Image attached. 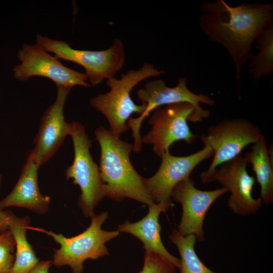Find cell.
I'll return each instance as SVG.
<instances>
[{
  "instance_id": "11",
  "label": "cell",
  "mask_w": 273,
  "mask_h": 273,
  "mask_svg": "<svg viewBox=\"0 0 273 273\" xmlns=\"http://www.w3.org/2000/svg\"><path fill=\"white\" fill-rule=\"evenodd\" d=\"M201 150L184 156H175L169 151L161 156V162L156 172L144 178V183L150 197L155 203L172 201L173 188L180 182L190 177L195 168L202 162L213 156L208 144Z\"/></svg>"
},
{
  "instance_id": "21",
  "label": "cell",
  "mask_w": 273,
  "mask_h": 273,
  "mask_svg": "<svg viewBox=\"0 0 273 273\" xmlns=\"http://www.w3.org/2000/svg\"><path fill=\"white\" fill-rule=\"evenodd\" d=\"M15 241L10 230L0 235V273H10L15 260Z\"/></svg>"
},
{
  "instance_id": "17",
  "label": "cell",
  "mask_w": 273,
  "mask_h": 273,
  "mask_svg": "<svg viewBox=\"0 0 273 273\" xmlns=\"http://www.w3.org/2000/svg\"><path fill=\"white\" fill-rule=\"evenodd\" d=\"M244 158L252 166L256 180L260 186L259 197L262 203L271 204L273 202L272 157L267 148L264 136L253 144L251 150L245 154Z\"/></svg>"
},
{
  "instance_id": "13",
  "label": "cell",
  "mask_w": 273,
  "mask_h": 273,
  "mask_svg": "<svg viewBox=\"0 0 273 273\" xmlns=\"http://www.w3.org/2000/svg\"><path fill=\"white\" fill-rule=\"evenodd\" d=\"M248 164L244 157L239 155L220 165L212 177V182L218 181L231 193L228 205L235 214L241 215L255 214L262 203L260 197L252 196L256 179L249 174Z\"/></svg>"
},
{
  "instance_id": "3",
  "label": "cell",
  "mask_w": 273,
  "mask_h": 273,
  "mask_svg": "<svg viewBox=\"0 0 273 273\" xmlns=\"http://www.w3.org/2000/svg\"><path fill=\"white\" fill-rule=\"evenodd\" d=\"M164 73V71L156 69L152 64L144 63L139 69H130L122 73L119 79L113 77L107 79L106 84L110 90L92 98L90 105L106 117L110 130L120 138L129 129L127 122L130 116L133 113L140 115L145 109L144 105H138L132 101L131 90L143 80Z\"/></svg>"
},
{
  "instance_id": "4",
  "label": "cell",
  "mask_w": 273,
  "mask_h": 273,
  "mask_svg": "<svg viewBox=\"0 0 273 273\" xmlns=\"http://www.w3.org/2000/svg\"><path fill=\"white\" fill-rule=\"evenodd\" d=\"M107 212H102L91 218L89 226L82 233L71 238L62 234L39 229L60 245L54 249L52 263L57 267L68 265L72 273H82L83 263L87 259L96 260L109 255L106 243L117 238V231H108L102 229L108 218Z\"/></svg>"
},
{
  "instance_id": "6",
  "label": "cell",
  "mask_w": 273,
  "mask_h": 273,
  "mask_svg": "<svg viewBox=\"0 0 273 273\" xmlns=\"http://www.w3.org/2000/svg\"><path fill=\"white\" fill-rule=\"evenodd\" d=\"M69 135L72 138L74 156L72 164L65 171L66 179H73V183L81 190L77 204L83 214L92 218L95 208L105 197L99 166L90 153L92 141L81 123L73 121Z\"/></svg>"
},
{
  "instance_id": "22",
  "label": "cell",
  "mask_w": 273,
  "mask_h": 273,
  "mask_svg": "<svg viewBox=\"0 0 273 273\" xmlns=\"http://www.w3.org/2000/svg\"><path fill=\"white\" fill-rule=\"evenodd\" d=\"M137 273H176V267L161 255L145 250L143 267Z\"/></svg>"
},
{
  "instance_id": "20",
  "label": "cell",
  "mask_w": 273,
  "mask_h": 273,
  "mask_svg": "<svg viewBox=\"0 0 273 273\" xmlns=\"http://www.w3.org/2000/svg\"><path fill=\"white\" fill-rule=\"evenodd\" d=\"M169 238L179 251L180 273H216L208 268L198 256L194 248L197 240L195 235L183 236L174 230Z\"/></svg>"
},
{
  "instance_id": "1",
  "label": "cell",
  "mask_w": 273,
  "mask_h": 273,
  "mask_svg": "<svg viewBox=\"0 0 273 273\" xmlns=\"http://www.w3.org/2000/svg\"><path fill=\"white\" fill-rule=\"evenodd\" d=\"M199 10L202 31L227 50L240 81L242 68L253 55L254 41L273 23V4L244 3L232 7L223 0H214L202 2Z\"/></svg>"
},
{
  "instance_id": "18",
  "label": "cell",
  "mask_w": 273,
  "mask_h": 273,
  "mask_svg": "<svg viewBox=\"0 0 273 273\" xmlns=\"http://www.w3.org/2000/svg\"><path fill=\"white\" fill-rule=\"evenodd\" d=\"M30 223L29 216L19 217L10 212L9 230L15 241L16 250L10 273H29L39 262V259L26 237Z\"/></svg>"
},
{
  "instance_id": "2",
  "label": "cell",
  "mask_w": 273,
  "mask_h": 273,
  "mask_svg": "<svg viewBox=\"0 0 273 273\" xmlns=\"http://www.w3.org/2000/svg\"><path fill=\"white\" fill-rule=\"evenodd\" d=\"M101 154L99 169L105 197L121 202L130 198L150 206L155 203L148 193L144 177L133 167L130 154L133 145L115 136L100 126L95 131Z\"/></svg>"
},
{
  "instance_id": "12",
  "label": "cell",
  "mask_w": 273,
  "mask_h": 273,
  "mask_svg": "<svg viewBox=\"0 0 273 273\" xmlns=\"http://www.w3.org/2000/svg\"><path fill=\"white\" fill-rule=\"evenodd\" d=\"M226 192L224 187L211 191L198 189L190 177L178 183L171 195V198L182 207L178 233L183 236L192 234L198 241H204L203 226L206 213L212 203Z\"/></svg>"
},
{
  "instance_id": "24",
  "label": "cell",
  "mask_w": 273,
  "mask_h": 273,
  "mask_svg": "<svg viewBox=\"0 0 273 273\" xmlns=\"http://www.w3.org/2000/svg\"><path fill=\"white\" fill-rule=\"evenodd\" d=\"M52 263V261L50 260L39 261L29 273H49Z\"/></svg>"
},
{
  "instance_id": "15",
  "label": "cell",
  "mask_w": 273,
  "mask_h": 273,
  "mask_svg": "<svg viewBox=\"0 0 273 273\" xmlns=\"http://www.w3.org/2000/svg\"><path fill=\"white\" fill-rule=\"evenodd\" d=\"M39 166L29 154L19 178L12 191L0 201V206L18 207L27 209L38 214H44L49 210L51 198L42 195L38 185Z\"/></svg>"
},
{
  "instance_id": "9",
  "label": "cell",
  "mask_w": 273,
  "mask_h": 273,
  "mask_svg": "<svg viewBox=\"0 0 273 273\" xmlns=\"http://www.w3.org/2000/svg\"><path fill=\"white\" fill-rule=\"evenodd\" d=\"M188 121L196 122L194 106L186 102L170 104L155 109L149 119L151 130L142 138L161 157L175 142L193 144L198 135L192 132Z\"/></svg>"
},
{
  "instance_id": "14",
  "label": "cell",
  "mask_w": 273,
  "mask_h": 273,
  "mask_svg": "<svg viewBox=\"0 0 273 273\" xmlns=\"http://www.w3.org/2000/svg\"><path fill=\"white\" fill-rule=\"evenodd\" d=\"M57 86L55 102L44 113L37 134L34 148L30 153L39 166L48 162L63 145L69 135L71 123L64 119L63 109L67 97L73 87Z\"/></svg>"
},
{
  "instance_id": "23",
  "label": "cell",
  "mask_w": 273,
  "mask_h": 273,
  "mask_svg": "<svg viewBox=\"0 0 273 273\" xmlns=\"http://www.w3.org/2000/svg\"><path fill=\"white\" fill-rule=\"evenodd\" d=\"M3 175L0 173V187ZM10 212L9 211L4 210L0 206V235L9 230Z\"/></svg>"
},
{
  "instance_id": "5",
  "label": "cell",
  "mask_w": 273,
  "mask_h": 273,
  "mask_svg": "<svg viewBox=\"0 0 273 273\" xmlns=\"http://www.w3.org/2000/svg\"><path fill=\"white\" fill-rule=\"evenodd\" d=\"M136 95L142 104L145 106V109L139 116L130 118L127 122L132 131L134 139L133 151L135 153L140 152L142 147L140 135L142 122L156 108L170 104L189 103L195 108L196 120L198 122L208 118L210 114V111L203 109L200 104H215L214 101L208 96L202 94H196L190 90L185 77H179L177 85L174 87L167 86L160 79L149 80L138 90Z\"/></svg>"
},
{
  "instance_id": "7",
  "label": "cell",
  "mask_w": 273,
  "mask_h": 273,
  "mask_svg": "<svg viewBox=\"0 0 273 273\" xmlns=\"http://www.w3.org/2000/svg\"><path fill=\"white\" fill-rule=\"evenodd\" d=\"M36 43L47 52L62 59L78 64L85 70L90 85L95 87L105 79L114 77L125 63V52L122 41L115 38L111 47L101 51L73 49L66 42L36 35Z\"/></svg>"
},
{
  "instance_id": "8",
  "label": "cell",
  "mask_w": 273,
  "mask_h": 273,
  "mask_svg": "<svg viewBox=\"0 0 273 273\" xmlns=\"http://www.w3.org/2000/svg\"><path fill=\"white\" fill-rule=\"evenodd\" d=\"M263 136L259 127L245 119H225L210 125L206 134L198 135L204 144L211 148L213 153L209 167L200 175L202 183H211L213 174L218 166L240 155L246 146Z\"/></svg>"
},
{
  "instance_id": "10",
  "label": "cell",
  "mask_w": 273,
  "mask_h": 273,
  "mask_svg": "<svg viewBox=\"0 0 273 273\" xmlns=\"http://www.w3.org/2000/svg\"><path fill=\"white\" fill-rule=\"evenodd\" d=\"M21 62L14 67V77L19 81L27 80L32 76H40L53 80L57 86L73 87L81 85L89 87L85 73L63 65L55 56L35 43H24L17 54Z\"/></svg>"
},
{
  "instance_id": "19",
  "label": "cell",
  "mask_w": 273,
  "mask_h": 273,
  "mask_svg": "<svg viewBox=\"0 0 273 273\" xmlns=\"http://www.w3.org/2000/svg\"><path fill=\"white\" fill-rule=\"evenodd\" d=\"M256 41L257 53L248 62V71L254 81L273 73V23L263 30Z\"/></svg>"
},
{
  "instance_id": "16",
  "label": "cell",
  "mask_w": 273,
  "mask_h": 273,
  "mask_svg": "<svg viewBox=\"0 0 273 273\" xmlns=\"http://www.w3.org/2000/svg\"><path fill=\"white\" fill-rule=\"evenodd\" d=\"M172 205V201L155 203L149 206V211L143 218L134 222L127 220L118 225V231L135 237L143 243L145 250L161 255L179 269L180 259L171 255L163 245L160 236L161 226L159 222L160 213L166 212Z\"/></svg>"
}]
</instances>
